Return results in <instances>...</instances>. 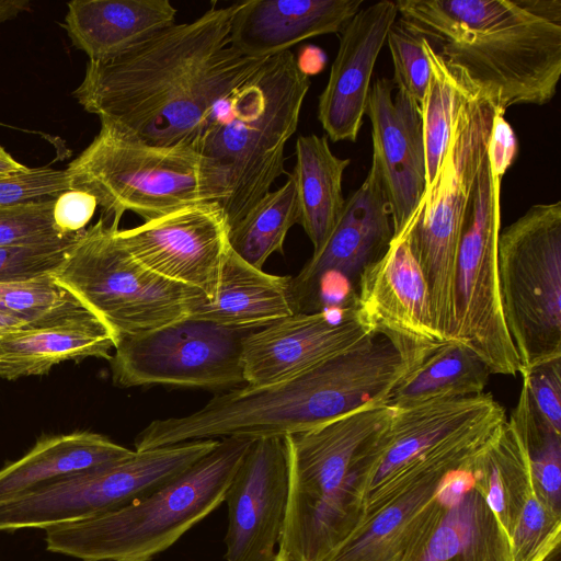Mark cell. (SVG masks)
Masks as SVG:
<instances>
[{
	"label": "cell",
	"mask_w": 561,
	"mask_h": 561,
	"mask_svg": "<svg viewBox=\"0 0 561 561\" xmlns=\"http://www.w3.org/2000/svg\"><path fill=\"white\" fill-rule=\"evenodd\" d=\"M133 453L106 436L88 431L43 436L23 457L0 469V503Z\"/></svg>",
	"instance_id": "obj_26"
},
{
	"label": "cell",
	"mask_w": 561,
	"mask_h": 561,
	"mask_svg": "<svg viewBox=\"0 0 561 561\" xmlns=\"http://www.w3.org/2000/svg\"><path fill=\"white\" fill-rule=\"evenodd\" d=\"M28 327H36L28 321L0 311V334Z\"/></svg>",
	"instance_id": "obj_45"
},
{
	"label": "cell",
	"mask_w": 561,
	"mask_h": 561,
	"mask_svg": "<svg viewBox=\"0 0 561 561\" xmlns=\"http://www.w3.org/2000/svg\"><path fill=\"white\" fill-rule=\"evenodd\" d=\"M502 178L486 154L457 256L450 340L470 347L492 374L515 376L520 364L505 322L497 262Z\"/></svg>",
	"instance_id": "obj_12"
},
{
	"label": "cell",
	"mask_w": 561,
	"mask_h": 561,
	"mask_svg": "<svg viewBox=\"0 0 561 561\" xmlns=\"http://www.w3.org/2000/svg\"><path fill=\"white\" fill-rule=\"evenodd\" d=\"M284 437L252 439L227 490L226 561H276L288 504Z\"/></svg>",
	"instance_id": "obj_15"
},
{
	"label": "cell",
	"mask_w": 561,
	"mask_h": 561,
	"mask_svg": "<svg viewBox=\"0 0 561 561\" xmlns=\"http://www.w3.org/2000/svg\"><path fill=\"white\" fill-rule=\"evenodd\" d=\"M64 27L89 61L113 58L175 23L169 0H73Z\"/></svg>",
	"instance_id": "obj_24"
},
{
	"label": "cell",
	"mask_w": 561,
	"mask_h": 561,
	"mask_svg": "<svg viewBox=\"0 0 561 561\" xmlns=\"http://www.w3.org/2000/svg\"><path fill=\"white\" fill-rule=\"evenodd\" d=\"M80 232L39 242L0 245V284L53 275Z\"/></svg>",
	"instance_id": "obj_35"
},
{
	"label": "cell",
	"mask_w": 561,
	"mask_h": 561,
	"mask_svg": "<svg viewBox=\"0 0 561 561\" xmlns=\"http://www.w3.org/2000/svg\"><path fill=\"white\" fill-rule=\"evenodd\" d=\"M519 374L535 408L561 433V357L520 367Z\"/></svg>",
	"instance_id": "obj_39"
},
{
	"label": "cell",
	"mask_w": 561,
	"mask_h": 561,
	"mask_svg": "<svg viewBox=\"0 0 561 561\" xmlns=\"http://www.w3.org/2000/svg\"><path fill=\"white\" fill-rule=\"evenodd\" d=\"M398 14L504 115L545 105L561 75V0H399Z\"/></svg>",
	"instance_id": "obj_2"
},
{
	"label": "cell",
	"mask_w": 561,
	"mask_h": 561,
	"mask_svg": "<svg viewBox=\"0 0 561 561\" xmlns=\"http://www.w3.org/2000/svg\"><path fill=\"white\" fill-rule=\"evenodd\" d=\"M388 78L370 87L366 114L371 123L373 160L389 204L393 234L420 207L427 187L421 108Z\"/></svg>",
	"instance_id": "obj_19"
},
{
	"label": "cell",
	"mask_w": 561,
	"mask_h": 561,
	"mask_svg": "<svg viewBox=\"0 0 561 561\" xmlns=\"http://www.w3.org/2000/svg\"><path fill=\"white\" fill-rule=\"evenodd\" d=\"M70 188L67 170L28 168L0 176V208L56 199Z\"/></svg>",
	"instance_id": "obj_38"
},
{
	"label": "cell",
	"mask_w": 561,
	"mask_h": 561,
	"mask_svg": "<svg viewBox=\"0 0 561 561\" xmlns=\"http://www.w3.org/2000/svg\"><path fill=\"white\" fill-rule=\"evenodd\" d=\"M98 206L92 194L79 188H69L54 202V224L60 233L80 232L85 229Z\"/></svg>",
	"instance_id": "obj_40"
},
{
	"label": "cell",
	"mask_w": 561,
	"mask_h": 561,
	"mask_svg": "<svg viewBox=\"0 0 561 561\" xmlns=\"http://www.w3.org/2000/svg\"><path fill=\"white\" fill-rule=\"evenodd\" d=\"M66 170L70 188L92 194L116 226L125 211L147 221L228 195L225 171L192 146H152L105 124Z\"/></svg>",
	"instance_id": "obj_6"
},
{
	"label": "cell",
	"mask_w": 561,
	"mask_h": 561,
	"mask_svg": "<svg viewBox=\"0 0 561 561\" xmlns=\"http://www.w3.org/2000/svg\"><path fill=\"white\" fill-rule=\"evenodd\" d=\"M276 561H278V560L276 559Z\"/></svg>",
	"instance_id": "obj_46"
},
{
	"label": "cell",
	"mask_w": 561,
	"mask_h": 561,
	"mask_svg": "<svg viewBox=\"0 0 561 561\" xmlns=\"http://www.w3.org/2000/svg\"><path fill=\"white\" fill-rule=\"evenodd\" d=\"M505 420L499 404L421 456L375 499L325 561H407L443 511V478L469 460Z\"/></svg>",
	"instance_id": "obj_10"
},
{
	"label": "cell",
	"mask_w": 561,
	"mask_h": 561,
	"mask_svg": "<svg viewBox=\"0 0 561 561\" xmlns=\"http://www.w3.org/2000/svg\"><path fill=\"white\" fill-rule=\"evenodd\" d=\"M518 141L512 126L504 115L496 114L488 147V158L492 169L504 175L517 158Z\"/></svg>",
	"instance_id": "obj_41"
},
{
	"label": "cell",
	"mask_w": 561,
	"mask_h": 561,
	"mask_svg": "<svg viewBox=\"0 0 561 561\" xmlns=\"http://www.w3.org/2000/svg\"><path fill=\"white\" fill-rule=\"evenodd\" d=\"M348 158L330 149L328 137L316 134L296 140V163L289 173L295 181L300 221L317 253L325 244L342 215L345 198L342 182Z\"/></svg>",
	"instance_id": "obj_29"
},
{
	"label": "cell",
	"mask_w": 561,
	"mask_h": 561,
	"mask_svg": "<svg viewBox=\"0 0 561 561\" xmlns=\"http://www.w3.org/2000/svg\"><path fill=\"white\" fill-rule=\"evenodd\" d=\"M392 236L389 204L378 170L371 163L365 181L345 199L325 244L293 277L298 307L325 273H339L356 286L360 273L385 253Z\"/></svg>",
	"instance_id": "obj_22"
},
{
	"label": "cell",
	"mask_w": 561,
	"mask_h": 561,
	"mask_svg": "<svg viewBox=\"0 0 561 561\" xmlns=\"http://www.w3.org/2000/svg\"><path fill=\"white\" fill-rule=\"evenodd\" d=\"M30 5L27 0H0V23L30 10Z\"/></svg>",
	"instance_id": "obj_43"
},
{
	"label": "cell",
	"mask_w": 561,
	"mask_h": 561,
	"mask_svg": "<svg viewBox=\"0 0 561 561\" xmlns=\"http://www.w3.org/2000/svg\"><path fill=\"white\" fill-rule=\"evenodd\" d=\"M499 404L491 393L483 392L391 405L389 417L369 439L358 461L362 516L378 494L421 456Z\"/></svg>",
	"instance_id": "obj_17"
},
{
	"label": "cell",
	"mask_w": 561,
	"mask_h": 561,
	"mask_svg": "<svg viewBox=\"0 0 561 561\" xmlns=\"http://www.w3.org/2000/svg\"><path fill=\"white\" fill-rule=\"evenodd\" d=\"M299 312L293 277L265 273L230 247L222 263L217 295L196 318L255 330Z\"/></svg>",
	"instance_id": "obj_27"
},
{
	"label": "cell",
	"mask_w": 561,
	"mask_h": 561,
	"mask_svg": "<svg viewBox=\"0 0 561 561\" xmlns=\"http://www.w3.org/2000/svg\"><path fill=\"white\" fill-rule=\"evenodd\" d=\"M375 333L355 308L297 312L253 330L243 341L247 386L284 381L346 353Z\"/></svg>",
	"instance_id": "obj_16"
},
{
	"label": "cell",
	"mask_w": 561,
	"mask_h": 561,
	"mask_svg": "<svg viewBox=\"0 0 561 561\" xmlns=\"http://www.w3.org/2000/svg\"><path fill=\"white\" fill-rule=\"evenodd\" d=\"M54 202L0 208V245L39 242L65 236L54 224Z\"/></svg>",
	"instance_id": "obj_37"
},
{
	"label": "cell",
	"mask_w": 561,
	"mask_h": 561,
	"mask_svg": "<svg viewBox=\"0 0 561 561\" xmlns=\"http://www.w3.org/2000/svg\"><path fill=\"white\" fill-rule=\"evenodd\" d=\"M116 339L91 314L46 327H28L0 334V378L14 380L47 374L67 360L111 359Z\"/></svg>",
	"instance_id": "obj_25"
},
{
	"label": "cell",
	"mask_w": 561,
	"mask_h": 561,
	"mask_svg": "<svg viewBox=\"0 0 561 561\" xmlns=\"http://www.w3.org/2000/svg\"><path fill=\"white\" fill-rule=\"evenodd\" d=\"M186 442L137 451L0 503V531L47 529L116 511L174 479L216 445Z\"/></svg>",
	"instance_id": "obj_11"
},
{
	"label": "cell",
	"mask_w": 561,
	"mask_h": 561,
	"mask_svg": "<svg viewBox=\"0 0 561 561\" xmlns=\"http://www.w3.org/2000/svg\"><path fill=\"white\" fill-rule=\"evenodd\" d=\"M527 450L531 478L540 500L561 516V433L539 413L522 385L508 420Z\"/></svg>",
	"instance_id": "obj_33"
},
{
	"label": "cell",
	"mask_w": 561,
	"mask_h": 561,
	"mask_svg": "<svg viewBox=\"0 0 561 561\" xmlns=\"http://www.w3.org/2000/svg\"><path fill=\"white\" fill-rule=\"evenodd\" d=\"M296 62L302 73L317 75L323 70L327 64L325 53L314 45L302 46L296 56Z\"/></svg>",
	"instance_id": "obj_42"
},
{
	"label": "cell",
	"mask_w": 561,
	"mask_h": 561,
	"mask_svg": "<svg viewBox=\"0 0 561 561\" xmlns=\"http://www.w3.org/2000/svg\"><path fill=\"white\" fill-rule=\"evenodd\" d=\"M424 37L401 19L396 20L387 34L393 65V84L422 106L428 79L430 61L423 47Z\"/></svg>",
	"instance_id": "obj_36"
},
{
	"label": "cell",
	"mask_w": 561,
	"mask_h": 561,
	"mask_svg": "<svg viewBox=\"0 0 561 561\" xmlns=\"http://www.w3.org/2000/svg\"><path fill=\"white\" fill-rule=\"evenodd\" d=\"M103 216L82 230L55 280L114 334L116 342L197 317L210 302L198 289L146 267Z\"/></svg>",
	"instance_id": "obj_7"
},
{
	"label": "cell",
	"mask_w": 561,
	"mask_h": 561,
	"mask_svg": "<svg viewBox=\"0 0 561 561\" xmlns=\"http://www.w3.org/2000/svg\"><path fill=\"white\" fill-rule=\"evenodd\" d=\"M300 221L294 179L265 194L229 231L231 249L251 265L262 268L273 253H284L289 229Z\"/></svg>",
	"instance_id": "obj_32"
},
{
	"label": "cell",
	"mask_w": 561,
	"mask_h": 561,
	"mask_svg": "<svg viewBox=\"0 0 561 561\" xmlns=\"http://www.w3.org/2000/svg\"><path fill=\"white\" fill-rule=\"evenodd\" d=\"M28 170V167L16 161L3 147L0 146V176L20 173Z\"/></svg>",
	"instance_id": "obj_44"
},
{
	"label": "cell",
	"mask_w": 561,
	"mask_h": 561,
	"mask_svg": "<svg viewBox=\"0 0 561 561\" xmlns=\"http://www.w3.org/2000/svg\"><path fill=\"white\" fill-rule=\"evenodd\" d=\"M417 211L392 236L385 253L360 273L355 309L375 334L427 350L444 341L434 330L426 280L411 247Z\"/></svg>",
	"instance_id": "obj_18"
},
{
	"label": "cell",
	"mask_w": 561,
	"mask_h": 561,
	"mask_svg": "<svg viewBox=\"0 0 561 561\" xmlns=\"http://www.w3.org/2000/svg\"><path fill=\"white\" fill-rule=\"evenodd\" d=\"M496 114L501 113L479 93L461 107L411 230V247L426 280L433 327L440 341L451 337L460 240Z\"/></svg>",
	"instance_id": "obj_8"
},
{
	"label": "cell",
	"mask_w": 561,
	"mask_h": 561,
	"mask_svg": "<svg viewBox=\"0 0 561 561\" xmlns=\"http://www.w3.org/2000/svg\"><path fill=\"white\" fill-rule=\"evenodd\" d=\"M237 5L213 4L113 58L88 61L73 96L101 124L146 144L193 147L216 102L267 58L231 46Z\"/></svg>",
	"instance_id": "obj_1"
},
{
	"label": "cell",
	"mask_w": 561,
	"mask_h": 561,
	"mask_svg": "<svg viewBox=\"0 0 561 561\" xmlns=\"http://www.w3.org/2000/svg\"><path fill=\"white\" fill-rule=\"evenodd\" d=\"M230 227L219 203H198L165 213L117 236L130 254L154 273L215 300Z\"/></svg>",
	"instance_id": "obj_14"
},
{
	"label": "cell",
	"mask_w": 561,
	"mask_h": 561,
	"mask_svg": "<svg viewBox=\"0 0 561 561\" xmlns=\"http://www.w3.org/2000/svg\"><path fill=\"white\" fill-rule=\"evenodd\" d=\"M397 16L396 1H377L360 8L340 32L337 54L318 100V119L333 142L357 139L374 68Z\"/></svg>",
	"instance_id": "obj_20"
},
{
	"label": "cell",
	"mask_w": 561,
	"mask_h": 561,
	"mask_svg": "<svg viewBox=\"0 0 561 561\" xmlns=\"http://www.w3.org/2000/svg\"><path fill=\"white\" fill-rule=\"evenodd\" d=\"M311 81L284 50L267 57L213 106L193 148L225 171L221 204L234 226L286 173L285 148L296 133Z\"/></svg>",
	"instance_id": "obj_3"
},
{
	"label": "cell",
	"mask_w": 561,
	"mask_h": 561,
	"mask_svg": "<svg viewBox=\"0 0 561 561\" xmlns=\"http://www.w3.org/2000/svg\"><path fill=\"white\" fill-rule=\"evenodd\" d=\"M497 262L519 368L561 357V202L533 205L500 232Z\"/></svg>",
	"instance_id": "obj_9"
},
{
	"label": "cell",
	"mask_w": 561,
	"mask_h": 561,
	"mask_svg": "<svg viewBox=\"0 0 561 561\" xmlns=\"http://www.w3.org/2000/svg\"><path fill=\"white\" fill-rule=\"evenodd\" d=\"M470 471L476 488L511 538L520 514L541 500L523 439L507 419L471 458Z\"/></svg>",
	"instance_id": "obj_28"
},
{
	"label": "cell",
	"mask_w": 561,
	"mask_h": 561,
	"mask_svg": "<svg viewBox=\"0 0 561 561\" xmlns=\"http://www.w3.org/2000/svg\"><path fill=\"white\" fill-rule=\"evenodd\" d=\"M251 442L218 439L190 468L134 503L45 529L47 550L82 561H151L225 502Z\"/></svg>",
	"instance_id": "obj_5"
},
{
	"label": "cell",
	"mask_w": 561,
	"mask_h": 561,
	"mask_svg": "<svg viewBox=\"0 0 561 561\" xmlns=\"http://www.w3.org/2000/svg\"><path fill=\"white\" fill-rule=\"evenodd\" d=\"M423 47L431 68L421 106L428 185L442 164L459 111L479 92L474 91L458 71L448 66L426 39Z\"/></svg>",
	"instance_id": "obj_31"
},
{
	"label": "cell",
	"mask_w": 561,
	"mask_h": 561,
	"mask_svg": "<svg viewBox=\"0 0 561 561\" xmlns=\"http://www.w3.org/2000/svg\"><path fill=\"white\" fill-rule=\"evenodd\" d=\"M391 413L370 404L284 437L288 504L278 561H325L362 519L358 460Z\"/></svg>",
	"instance_id": "obj_4"
},
{
	"label": "cell",
	"mask_w": 561,
	"mask_h": 561,
	"mask_svg": "<svg viewBox=\"0 0 561 561\" xmlns=\"http://www.w3.org/2000/svg\"><path fill=\"white\" fill-rule=\"evenodd\" d=\"M364 0H248L231 19L230 44L251 57H270L311 37L340 33Z\"/></svg>",
	"instance_id": "obj_23"
},
{
	"label": "cell",
	"mask_w": 561,
	"mask_h": 561,
	"mask_svg": "<svg viewBox=\"0 0 561 561\" xmlns=\"http://www.w3.org/2000/svg\"><path fill=\"white\" fill-rule=\"evenodd\" d=\"M471 458L443 478V511L407 561H511L510 538L473 483Z\"/></svg>",
	"instance_id": "obj_21"
},
{
	"label": "cell",
	"mask_w": 561,
	"mask_h": 561,
	"mask_svg": "<svg viewBox=\"0 0 561 561\" xmlns=\"http://www.w3.org/2000/svg\"><path fill=\"white\" fill-rule=\"evenodd\" d=\"M252 331L191 317L144 334L122 337L110 359L113 382L124 388L242 387L245 385L243 341Z\"/></svg>",
	"instance_id": "obj_13"
},
{
	"label": "cell",
	"mask_w": 561,
	"mask_h": 561,
	"mask_svg": "<svg viewBox=\"0 0 561 561\" xmlns=\"http://www.w3.org/2000/svg\"><path fill=\"white\" fill-rule=\"evenodd\" d=\"M492 374L470 347L454 340L438 343L393 390L389 405L483 393Z\"/></svg>",
	"instance_id": "obj_30"
},
{
	"label": "cell",
	"mask_w": 561,
	"mask_h": 561,
	"mask_svg": "<svg viewBox=\"0 0 561 561\" xmlns=\"http://www.w3.org/2000/svg\"><path fill=\"white\" fill-rule=\"evenodd\" d=\"M0 311L36 327L59 324L92 314L53 275L0 284Z\"/></svg>",
	"instance_id": "obj_34"
}]
</instances>
